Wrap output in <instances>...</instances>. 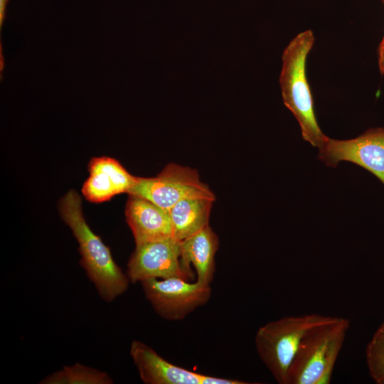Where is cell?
Masks as SVG:
<instances>
[{"label":"cell","instance_id":"1","mask_svg":"<svg viewBox=\"0 0 384 384\" xmlns=\"http://www.w3.org/2000/svg\"><path fill=\"white\" fill-rule=\"evenodd\" d=\"M63 221L73 231L79 244L80 264L99 295L111 302L124 293L129 279L114 260L109 247L87 223L79 194L69 191L59 202Z\"/></svg>","mask_w":384,"mask_h":384},{"label":"cell","instance_id":"2","mask_svg":"<svg viewBox=\"0 0 384 384\" xmlns=\"http://www.w3.org/2000/svg\"><path fill=\"white\" fill-rule=\"evenodd\" d=\"M314 43V36L311 30L298 33L289 43L282 57L279 85L283 102L297 119L302 138L319 149L328 137L322 132L316 119L306 73L307 56Z\"/></svg>","mask_w":384,"mask_h":384},{"label":"cell","instance_id":"3","mask_svg":"<svg viewBox=\"0 0 384 384\" xmlns=\"http://www.w3.org/2000/svg\"><path fill=\"white\" fill-rule=\"evenodd\" d=\"M348 319L331 316L302 341L288 370L287 384H329L348 330Z\"/></svg>","mask_w":384,"mask_h":384},{"label":"cell","instance_id":"4","mask_svg":"<svg viewBox=\"0 0 384 384\" xmlns=\"http://www.w3.org/2000/svg\"><path fill=\"white\" fill-rule=\"evenodd\" d=\"M330 318L318 314L289 316L259 328L255 338L257 354L277 383L287 384L289 366L302 341Z\"/></svg>","mask_w":384,"mask_h":384},{"label":"cell","instance_id":"5","mask_svg":"<svg viewBox=\"0 0 384 384\" xmlns=\"http://www.w3.org/2000/svg\"><path fill=\"white\" fill-rule=\"evenodd\" d=\"M145 198L169 210L178 201L191 197L215 198L203 183L196 170L176 164H169L154 177H137L128 192Z\"/></svg>","mask_w":384,"mask_h":384},{"label":"cell","instance_id":"6","mask_svg":"<svg viewBox=\"0 0 384 384\" xmlns=\"http://www.w3.org/2000/svg\"><path fill=\"white\" fill-rule=\"evenodd\" d=\"M146 299L155 311L169 321L183 319L206 304L211 295L210 285L190 283L179 277L149 279L141 282Z\"/></svg>","mask_w":384,"mask_h":384},{"label":"cell","instance_id":"7","mask_svg":"<svg viewBox=\"0 0 384 384\" xmlns=\"http://www.w3.org/2000/svg\"><path fill=\"white\" fill-rule=\"evenodd\" d=\"M318 159L332 167L342 161L352 162L372 173L384 184V128L370 129L347 140L327 137L319 149Z\"/></svg>","mask_w":384,"mask_h":384},{"label":"cell","instance_id":"8","mask_svg":"<svg viewBox=\"0 0 384 384\" xmlns=\"http://www.w3.org/2000/svg\"><path fill=\"white\" fill-rule=\"evenodd\" d=\"M178 241L174 238L136 245L127 265L132 283L149 279L193 278L182 267Z\"/></svg>","mask_w":384,"mask_h":384},{"label":"cell","instance_id":"9","mask_svg":"<svg viewBox=\"0 0 384 384\" xmlns=\"http://www.w3.org/2000/svg\"><path fill=\"white\" fill-rule=\"evenodd\" d=\"M140 378L146 384H247L238 380L207 375L177 366L159 356L151 347L133 341L129 350Z\"/></svg>","mask_w":384,"mask_h":384},{"label":"cell","instance_id":"10","mask_svg":"<svg viewBox=\"0 0 384 384\" xmlns=\"http://www.w3.org/2000/svg\"><path fill=\"white\" fill-rule=\"evenodd\" d=\"M88 169L90 176L84 183L82 192L92 203L107 201L117 194L128 193L136 178L118 161L110 157L92 159Z\"/></svg>","mask_w":384,"mask_h":384},{"label":"cell","instance_id":"11","mask_svg":"<svg viewBox=\"0 0 384 384\" xmlns=\"http://www.w3.org/2000/svg\"><path fill=\"white\" fill-rule=\"evenodd\" d=\"M125 215L136 245L174 238L169 211L145 198L129 195Z\"/></svg>","mask_w":384,"mask_h":384},{"label":"cell","instance_id":"12","mask_svg":"<svg viewBox=\"0 0 384 384\" xmlns=\"http://www.w3.org/2000/svg\"><path fill=\"white\" fill-rule=\"evenodd\" d=\"M218 245V237L209 225L180 241L181 265L193 277L190 268L192 265L198 283L210 284L215 273V256Z\"/></svg>","mask_w":384,"mask_h":384},{"label":"cell","instance_id":"13","mask_svg":"<svg viewBox=\"0 0 384 384\" xmlns=\"http://www.w3.org/2000/svg\"><path fill=\"white\" fill-rule=\"evenodd\" d=\"M215 198L191 197L176 203L169 213L173 238L180 242L207 227Z\"/></svg>","mask_w":384,"mask_h":384},{"label":"cell","instance_id":"14","mask_svg":"<svg viewBox=\"0 0 384 384\" xmlns=\"http://www.w3.org/2000/svg\"><path fill=\"white\" fill-rule=\"evenodd\" d=\"M41 384H112L113 380L105 372L80 363L64 366L47 375Z\"/></svg>","mask_w":384,"mask_h":384},{"label":"cell","instance_id":"15","mask_svg":"<svg viewBox=\"0 0 384 384\" xmlns=\"http://www.w3.org/2000/svg\"><path fill=\"white\" fill-rule=\"evenodd\" d=\"M369 374L377 384H384V323L373 335L366 350Z\"/></svg>","mask_w":384,"mask_h":384},{"label":"cell","instance_id":"16","mask_svg":"<svg viewBox=\"0 0 384 384\" xmlns=\"http://www.w3.org/2000/svg\"><path fill=\"white\" fill-rule=\"evenodd\" d=\"M378 66L381 73H384V37L378 49Z\"/></svg>","mask_w":384,"mask_h":384},{"label":"cell","instance_id":"17","mask_svg":"<svg viewBox=\"0 0 384 384\" xmlns=\"http://www.w3.org/2000/svg\"><path fill=\"white\" fill-rule=\"evenodd\" d=\"M9 0H0V21L1 23L2 22V20L4 16L5 13V9L7 4V1Z\"/></svg>","mask_w":384,"mask_h":384}]
</instances>
